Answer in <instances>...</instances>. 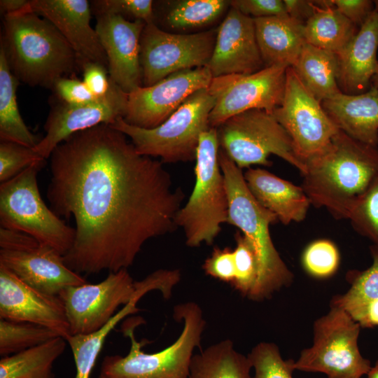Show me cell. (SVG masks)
I'll return each mask as SVG.
<instances>
[{
    "instance_id": "816d5d0a",
    "label": "cell",
    "mask_w": 378,
    "mask_h": 378,
    "mask_svg": "<svg viewBox=\"0 0 378 378\" xmlns=\"http://www.w3.org/2000/svg\"><path fill=\"white\" fill-rule=\"evenodd\" d=\"M372 85L378 89V70L372 79Z\"/></svg>"
},
{
    "instance_id": "cb8c5ba5",
    "label": "cell",
    "mask_w": 378,
    "mask_h": 378,
    "mask_svg": "<svg viewBox=\"0 0 378 378\" xmlns=\"http://www.w3.org/2000/svg\"><path fill=\"white\" fill-rule=\"evenodd\" d=\"M322 106L341 131L360 142L378 146V89L358 94L341 92Z\"/></svg>"
},
{
    "instance_id": "b9f144b4",
    "label": "cell",
    "mask_w": 378,
    "mask_h": 378,
    "mask_svg": "<svg viewBox=\"0 0 378 378\" xmlns=\"http://www.w3.org/2000/svg\"><path fill=\"white\" fill-rule=\"evenodd\" d=\"M52 89L61 102L69 105L87 104L99 99L91 92L83 80L76 78H60Z\"/></svg>"
},
{
    "instance_id": "4fadbf2b",
    "label": "cell",
    "mask_w": 378,
    "mask_h": 378,
    "mask_svg": "<svg viewBox=\"0 0 378 378\" xmlns=\"http://www.w3.org/2000/svg\"><path fill=\"white\" fill-rule=\"evenodd\" d=\"M288 67L274 65L250 74L214 77L208 88L215 99L210 127L217 128L228 118L251 109L272 113L282 102Z\"/></svg>"
},
{
    "instance_id": "f5cc1de1",
    "label": "cell",
    "mask_w": 378,
    "mask_h": 378,
    "mask_svg": "<svg viewBox=\"0 0 378 378\" xmlns=\"http://www.w3.org/2000/svg\"><path fill=\"white\" fill-rule=\"evenodd\" d=\"M373 1H374V8L378 10V0H375Z\"/></svg>"
},
{
    "instance_id": "7a4b0ae2",
    "label": "cell",
    "mask_w": 378,
    "mask_h": 378,
    "mask_svg": "<svg viewBox=\"0 0 378 378\" xmlns=\"http://www.w3.org/2000/svg\"><path fill=\"white\" fill-rule=\"evenodd\" d=\"M378 174V146L357 141L340 130L318 155L305 162L301 187L311 204L336 219H349Z\"/></svg>"
},
{
    "instance_id": "ab89813d",
    "label": "cell",
    "mask_w": 378,
    "mask_h": 378,
    "mask_svg": "<svg viewBox=\"0 0 378 378\" xmlns=\"http://www.w3.org/2000/svg\"><path fill=\"white\" fill-rule=\"evenodd\" d=\"M44 160L36 153L34 148L1 141L0 182L11 179L33 164Z\"/></svg>"
},
{
    "instance_id": "2e32d148",
    "label": "cell",
    "mask_w": 378,
    "mask_h": 378,
    "mask_svg": "<svg viewBox=\"0 0 378 378\" xmlns=\"http://www.w3.org/2000/svg\"><path fill=\"white\" fill-rule=\"evenodd\" d=\"M110 81L108 93L94 102L74 106L60 101L52 108L44 125L46 134L34 148L40 157L50 158L59 144L76 132L123 118L128 94Z\"/></svg>"
},
{
    "instance_id": "d590c367",
    "label": "cell",
    "mask_w": 378,
    "mask_h": 378,
    "mask_svg": "<svg viewBox=\"0 0 378 378\" xmlns=\"http://www.w3.org/2000/svg\"><path fill=\"white\" fill-rule=\"evenodd\" d=\"M349 220L358 234L378 247V174L354 205Z\"/></svg>"
},
{
    "instance_id": "f6af8a7d",
    "label": "cell",
    "mask_w": 378,
    "mask_h": 378,
    "mask_svg": "<svg viewBox=\"0 0 378 378\" xmlns=\"http://www.w3.org/2000/svg\"><path fill=\"white\" fill-rule=\"evenodd\" d=\"M333 6L342 15L360 27L374 9L370 0H332Z\"/></svg>"
},
{
    "instance_id": "484cf974",
    "label": "cell",
    "mask_w": 378,
    "mask_h": 378,
    "mask_svg": "<svg viewBox=\"0 0 378 378\" xmlns=\"http://www.w3.org/2000/svg\"><path fill=\"white\" fill-rule=\"evenodd\" d=\"M306 88L321 103L342 92L335 52L304 43L291 66Z\"/></svg>"
},
{
    "instance_id": "603a6c76",
    "label": "cell",
    "mask_w": 378,
    "mask_h": 378,
    "mask_svg": "<svg viewBox=\"0 0 378 378\" xmlns=\"http://www.w3.org/2000/svg\"><path fill=\"white\" fill-rule=\"evenodd\" d=\"M244 177L255 200L284 225L306 218L311 203L301 186L259 167H249Z\"/></svg>"
},
{
    "instance_id": "6da1fadb",
    "label": "cell",
    "mask_w": 378,
    "mask_h": 378,
    "mask_svg": "<svg viewBox=\"0 0 378 378\" xmlns=\"http://www.w3.org/2000/svg\"><path fill=\"white\" fill-rule=\"evenodd\" d=\"M50 158L46 196L57 216L75 221L63 259L76 273L127 269L147 241L177 227L183 190L162 161L138 153L111 125L71 135Z\"/></svg>"
},
{
    "instance_id": "db71d44e",
    "label": "cell",
    "mask_w": 378,
    "mask_h": 378,
    "mask_svg": "<svg viewBox=\"0 0 378 378\" xmlns=\"http://www.w3.org/2000/svg\"><path fill=\"white\" fill-rule=\"evenodd\" d=\"M98 378H106L105 376H104L102 374L100 373Z\"/></svg>"
},
{
    "instance_id": "74e56055",
    "label": "cell",
    "mask_w": 378,
    "mask_h": 378,
    "mask_svg": "<svg viewBox=\"0 0 378 378\" xmlns=\"http://www.w3.org/2000/svg\"><path fill=\"white\" fill-rule=\"evenodd\" d=\"M302 262L304 269L311 276L323 279L334 274L340 264V253L337 246L328 239L312 241L304 249Z\"/></svg>"
},
{
    "instance_id": "ba28073f",
    "label": "cell",
    "mask_w": 378,
    "mask_h": 378,
    "mask_svg": "<svg viewBox=\"0 0 378 378\" xmlns=\"http://www.w3.org/2000/svg\"><path fill=\"white\" fill-rule=\"evenodd\" d=\"M45 160L1 183V227L26 233L64 255L73 245L75 230L49 209L41 196L37 174Z\"/></svg>"
},
{
    "instance_id": "f35d334b",
    "label": "cell",
    "mask_w": 378,
    "mask_h": 378,
    "mask_svg": "<svg viewBox=\"0 0 378 378\" xmlns=\"http://www.w3.org/2000/svg\"><path fill=\"white\" fill-rule=\"evenodd\" d=\"M92 14L120 15L128 20H142L146 24L155 22L153 1L151 0H93Z\"/></svg>"
},
{
    "instance_id": "4dcf8cb0",
    "label": "cell",
    "mask_w": 378,
    "mask_h": 378,
    "mask_svg": "<svg viewBox=\"0 0 378 378\" xmlns=\"http://www.w3.org/2000/svg\"><path fill=\"white\" fill-rule=\"evenodd\" d=\"M66 340L56 337L40 345L4 356L0 378H53L52 368L65 348Z\"/></svg>"
},
{
    "instance_id": "836d02e7",
    "label": "cell",
    "mask_w": 378,
    "mask_h": 378,
    "mask_svg": "<svg viewBox=\"0 0 378 378\" xmlns=\"http://www.w3.org/2000/svg\"><path fill=\"white\" fill-rule=\"evenodd\" d=\"M372 264L363 271H353L349 275L351 286L344 294L335 296L330 304L348 310L378 299V247L370 248Z\"/></svg>"
},
{
    "instance_id": "e575fe53",
    "label": "cell",
    "mask_w": 378,
    "mask_h": 378,
    "mask_svg": "<svg viewBox=\"0 0 378 378\" xmlns=\"http://www.w3.org/2000/svg\"><path fill=\"white\" fill-rule=\"evenodd\" d=\"M247 356L253 369L251 378H293L294 360H284L272 342L258 343Z\"/></svg>"
},
{
    "instance_id": "1f68e13d",
    "label": "cell",
    "mask_w": 378,
    "mask_h": 378,
    "mask_svg": "<svg viewBox=\"0 0 378 378\" xmlns=\"http://www.w3.org/2000/svg\"><path fill=\"white\" fill-rule=\"evenodd\" d=\"M229 6L226 0H183L169 10L165 22L176 30L200 28L219 19Z\"/></svg>"
},
{
    "instance_id": "f1b7e54d",
    "label": "cell",
    "mask_w": 378,
    "mask_h": 378,
    "mask_svg": "<svg viewBox=\"0 0 378 378\" xmlns=\"http://www.w3.org/2000/svg\"><path fill=\"white\" fill-rule=\"evenodd\" d=\"M18 80L13 74L0 47V139L34 148L40 141L24 123L17 102Z\"/></svg>"
},
{
    "instance_id": "3957f363",
    "label": "cell",
    "mask_w": 378,
    "mask_h": 378,
    "mask_svg": "<svg viewBox=\"0 0 378 378\" xmlns=\"http://www.w3.org/2000/svg\"><path fill=\"white\" fill-rule=\"evenodd\" d=\"M3 17L1 46L19 82L52 89L80 66L71 45L47 19L27 10Z\"/></svg>"
},
{
    "instance_id": "30bf717a",
    "label": "cell",
    "mask_w": 378,
    "mask_h": 378,
    "mask_svg": "<svg viewBox=\"0 0 378 378\" xmlns=\"http://www.w3.org/2000/svg\"><path fill=\"white\" fill-rule=\"evenodd\" d=\"M216 130L220 149L241 169L253 164L270 167L268 158L275 155L301 174L305 171L290 137L272 113L248 110L228 118Z\"/></svg>"
},
{
    "instance_id": "d6a6232c",
    "label": "cell",
    "mask_w": 378,
    "mask_h": 378,
    "mask_svg": "<svg viewBox=\"0 0 378 378\" xmlns=\"http://www.w3.org/2000/svg\"><path fill=\"white\" fill-rule=\"evenodd\" d=\"M58 334L41 325L0 319V354L10 356L40 345Z\"/></svg>"
},
{
    "instance_id": "681fc988",
    "label": "cell",
    "mask_w": 378,
    "mask_h": 378,
    "mask_svg": "<svg viewBox=\"0 0 378 378\" xmlns=\"http://www.w3.org/2000/svg\"><path fill=\"white\" fill-rule=\"evenodd\" d=\"M29 4L27 0H1L0 11L3 16L18 13L25 10Z\"/></svg>"
},
{
    "instance_id": "4316f807",
    "label": "cell",
    "mask_w": 378,
    "mask_h": 378,
    "mask_svg": "<svg viewBox=\"0 0 378 378\" xmlns=\"http://www.w3.org/2000/svg\"><path fill=\"white\" fill-rule=\"evenodd\" d=\"M314 15L304 23V41L319 48L340 52L353 38L359 27L336 9L332 0H316Z\"/></svg>"
},
{
    "instance_id": "f546056e",
    "label": "cell",
    "mask_w": 378,
    "mask_h": 378,
    "mask_svg": "<svg viewBox=\"0 0 378 378\" xmlns=\"http://www.w3.org/2000/svg\"><path fill=\"white\" fill-rule=\"evenodd\" d=\"M152 287L146 282H141L139 290L132 300L117 312L111 320L97 331L87 335H70L66 340L76 365L75 378H90L96 360L104 346L106 337L115 326L127 315L139 312L136 304Z\"/></svg>"
},
{
    "instance_id": "5bb4252c",
    "label": "cell",
    "mask_w": 378,
    "mask_h": 378,
    "mask_svg": "<svg viewBox=\"0 0 378 378\" xmlns=\"http://www.w3.org/2000/svg\"><path fill=\"white\" fill-rule=\"evenodd\" d=\"M139 290L127 269L110 272L97 284L86 283L63 290L59 297L63 302L70 335H87L103 327L126 305Z\"/></svg>"
},
{
    "instance_id": "ee69618b",
    "label": "cell",
    "mask_w": 378,
    "mask_h": 378,
    "mask_svg": "<svg viewBox=\"0 0 378 378\" xmlns=\"http://www.w3.org/2000/svg\"><path fill=\"white\" fill-rule=\"evenodd\" d=\"M81 69L83 81L91 92L97 98L104 97L108 93L111 85L108 69L94 62L85 63Z\"/></svg>"
},
{
    "instance_id": "52a82bcc",
    "label": "cell",
    "mask_w": 378,
    "mask_h": 378,
    "mask_svg": "<svg viewBox=\"0 0 378 378\" xmlns=\"http://www.w3.org/2000/svg\"><path fill=\"white\" fill-rule=\"evenodd\" d=\"M215 99L208 88L190 95L164 122L145 129L118 118L112 127L122 132L141 155L160 158L162 162L195 160L201 134L209 126V115Z\"/></svg>"
},
{
    "instance_id": "7402d4cb",
    "label": "cell",
    "mask_w": 378,
    "mask_h": 378,
    "mask_svg": "<svg viewBox=\"0 0 378 378\" xmlns=\"http://www.w3.org/2000/svg\"><path fill=\"white\" fill-rule=\"evenodd\" d=\"M378 10L374 8L349 43L338 53L337 84L342 92L368 91L378 70Z\"/></svg>"
},
{
    "instance_id": "44dd1931",
    "label": "cell",
    "mask_w": 378,
    "mask_h": 378,
    "mask_svg": "<svg viewBox=\"0 0 378 378\" xmlns=\"http://www.w3.org/2000/svg\"><path fill=\"white\" fill-rule=\"evenodd\" d=\"M0 265L28 286L50 295L88 283L65 265L62 255L43 244L24 250L1 249Z\"/></svg>"
},
{
    "instance_id": "d4e9b609",
    "label": "cell",
    "mask_w": 378,
    "mask_h": 378,
    "mask_svg": "<svg viewBox=\"0 0 378 378\" xmlns=\"http://www.w3.org/2000/svg\"><path fill=\"white\" fill-rule=\"evenodd\" d=\"M253 20L256 40L265 67L293 66L305 43L304 24L288 15Z\"/></svg>"
},
{
    "instance_id": "83f0119b",
    "label": "cell",
    "mask_w": 378,
    "mask_h": 378,
    "mask_svg": "<svg viewBox=\"0 0 378 378\" xmlns=\"http://www.w3.org/2000/svg\"><path fill=\"white\" fill-rule=\"evenodd\" d=\"M251 369L248 356L227 339L193 356L188 378H251Z\"/></svg>"
},
{
    "instance_id": "c3c4849f",
    "label": "cell",
    "mask_w": 378,
    "mask_h": 378,
    "mask_svg": "<svg viewBox=\"0 0 378 378\" xmlns=\"http://www.w3.org/2000/svg\"><path fill=\"white\" fill-rule=\"evenodd\" d=\"M288 15L302 24L314 15L316 8V1L283 0Z\"/></svg>"
},
{
    "instance_id": "e0dca14e",
    "label": "cell",
    "mask_w": 378,
    "mask_h": 378,
    "mask_svg": "<svg viewBox=\"0 0 378 378\" xmlns=\"http://www.w3.org/2000/svg\"><path fill=\"white\" fill-rule=\"evenodd\" d=\"M95 30L108 60L109 79L126 93L142 86L140 41L146 22L120 15L96 17Z\"/></svg>"
},
{
    "instance_id": "7c38bea8",
    "label": "cell",
    "mask_w": 378,
    "mask_h": 378,
    "mask_svg": "<svg viewBox=\"0 0 378 378\" xmlns=\"http://www.w3.org/2000/svg\"><path fill=\"white\" fill-rule=\"evenodd\" d=\"M272 115L288 134L304 164L323 152L340 130L291 66L286 69L282 102Z\"/></svg>"
},
{
    "instance_id": "9c48e42d",
    "label": "cell",
    "mask_w": 378,
    "mask_h": 378,
    "mask_svg": "<svg viewBox=\"0 0 378 378\" xmlns=\"http://www.w3.org/2000/svg\"><path fill=\"white\" fill-rule=\"evenodd\" d=\"M360 325L342 308L330 304L313 325L312 345L292 364L294 370L321 372L328 378H362L372 368L359 350Z\"/></svg>"
},
{
    "instance_id": "bcb514c9",
    "label": "cell",
    "mask_w": 378,
    "mask_h": 378,
    "mask_svg": "<svg viewBox=\"0 0 378 378\" xmlns=\"http://www.w3.org/2000/svg\"><path fill=\"white\" fill-rule=\"evenodd\" d=\"M39 244L35 238L26 233L0 228L1 249L24 250L34 248Z\"/></svg>"
},
{
    "instance_id": "5b68a950",
    "label": "cell",
    "mask_w": 378,
    "mask_h": 378,
    "mask_svg": "<svg viewBox=\"0 0 378 378\" xmlns=\"http://www.w3.org/2000/svg\"><path fill=\"white\" fill-rule=\"evenodd\" d=\"M174 318L183 321L178 338L170 346L158 352L147 354L141 349L149 342H137L134 328L139 321L126 323L124 335L131 342L125 356H106L101 374L106 378H188L194 351L201 344L206 322L200 307L195 302L179 304L174 308Z\"/></svg>"
},
{
    "instance_id": "f907efd6",
    "label": "cell",
    "mask_w": 378,
    "mask_h": 378,
    "mask_svg": "<svg viewBox=\"0 0 378 378\" xmlns=\"http://www.w3.org/2000/svg\"><path fill=\"white\" fill-rule=\"evenodd\" d=\"M367 378H378V360L374 366H372L369 372L367 374Z\"/></svg>"
},
{
    "instance_id": "8992f818",
    "label": "cell",
    "mask_w": 378,
    "mask_h": 378,
    "mask_svg": "<svg viewBox=\"0 0 378 378\" xmlns=\"http://www.w3.org/2000/svg\"><path fill=\"white\" fill-rule=\"evenodd\" d=\"M216 128L209 127L200 137L195 158V184L185 205L176 217L177 227L183 228L186 244L197 247L211 244L227 223L228 197L218 153Z\"/></svg>"
},
{
    "instance_id": "277c9868",
    "label": "cell",
    "mask_w": 378,
    "mask_h": 378,
    "mask_svg": "<svg viewBox=\"0 0 378 378\" xmlns=\"http://www.w3.org/2000/svg\"><path fill=\"white\" fill-rule=\"evenodd\" d=\"M219 163L228 197L227 223L237 227L252 244L258 260V274L248 298L259 302L291 284L293 274L272 240L270 225L276 216L262 206L249 191L242 169L219 150Z\"/></svg>"
},
{
    "instance_id": "ffe728a7",
    "label": "cell",
    "mask_w": 378,
    "mask_h": 378,
    "mask_svg": "<svg viewBox=\"0 0 378 378\" xmlns=\"http://www.w3.org/2000/svg\"><path fill=\"white\" fill-rule=\"evenodd\" d=\"M25 10L47 19L75 51L79 65L94 62L108 69V60L98 34L90 25L92 11L87 0H31Z\"/></svg>"
},
{
    "instance_id": "7bdbcfd3",
    "label": "cell",
    "mask_w": 378,
    "mask_h": 378,
    "mask_svg": "<svg viewBox=\"0 0 378 378\" xmlns=\"http://www.w3.org/2000/svg\"><path fill=\"white\" fill-rule=\"evenodd\" d=\"M230 6L252 18L288 15L282 0H233Z\"/></svg>"
},
{
    "instance_id": "8fae6325",
    "label": "cell",
    "mask_w": 378,
    "mask_h": 378,
    "mask_svg": "<svg viewBox=\"0 0 378 378\" xmlns=\"http://www.w3.org/2000/svg\"><path fill=\"white\" fill-rule=\"evenodd\" d=\"M217 30L174 34L155 22L146 24L140 41L142 86L148 87L186 69L206 66L214 48Z\"/></svg>"
},
{
    "instance_id": "8d00e7d4",
    "label": "cell",
    "mask_w": 378,
    "mask_h": 378,
    "mask_svg": "<svg viewBox=\"0 0 378 378\" xmlns=\"http://www.w3.org/2000/svg\"><path fill=\"white\" fill-rule=\"evenodd\" d=\"M234 238L235 278L231 285L242 295L248 298L258 279V256L253 246L243 234L237 232Z\"/></svg>"
},
{
    "instance_id": "9a60e30c",
    "label": "cell",
    "mask_w": 378,
    "mask_h": 378,
    "mask_svg": "<svg viewBox=\"0 0 378 378\" xmlns=\"http://www.w3.org/2000/svg\"><path fill=\"white\" fill-rule=\"evenodd\" d=\"M213 76L206 66L174 73L148 87L128 93L123 120L145 129L164 122L195 92L208 88Z\"/></svg>"
},
{
    "instance_id": "d6986e66",
    "label": "cell",
    "mask_w": 378,
    "mask_h": 378,
    "mask_svg": "<svg viewBox=\"0 0 378 378\" xmlns=\"http://www.w3.org/2000/svg\"><path fill=\"white\" fill-rule=\"evenodd\" d=\"M206 66L213 78L250 74L265 68L253 18L230 6L217 29L213 53Z\"/></svg>"
},
{
    "instance_id": "ac0fdd59",
    "label": "cell",
    "mask_w": 378,
    "mask_h": 378,
    "mask_svg": "<svg viewBox=\"0 0 378 378\" xmlns=\"http://www.w3.org/2000/svg\"><path fill=\"white\" fill-rule=\"evenodd\" d=\"M0 318L33 323L47 327L64 337L70 336L63 302L22 281L0 265Z\"/></svg>"
},
{
    "instance_id": "60d3db41",
    "label": "cell",
    "mask_w": 378,
    "mask_h": 378,
    "mask_svg": "<svg viewBox=\"0 0 378 378\" xmlns=\"http://www.w3.org/2000/svg\"><path fill=\"white\" fill-rule=\"evenodd\" d=\"M202 268L206 275L232 284L235 278L233 250L230 247H215Z\"/></svg>"
},
{
    "instance_id": "7dc6e473",
    "label": "cell",
    "mask_w": 378,
    "mask_h": 378,
    "mask_svg": "<svg viewBox=\"0 0 378 378\" xmlns=\"http://www.w3.org/2000/svg\"><path fill=\"white\" fill-rule=\"evenodd\" d=\"M346 312L362 328L378 326V299Z\"/></svg>"
}]
</instances>
